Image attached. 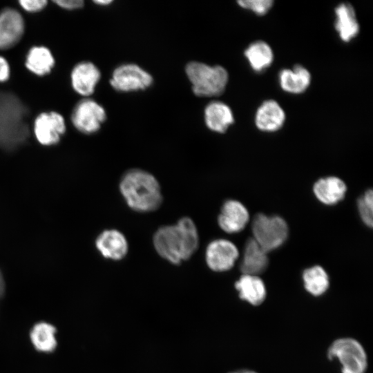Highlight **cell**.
Instances as JSON below:
<instances>
[{"mask_svg":"<svg viewBox=\"0 0 373 373\" xmlns=\"http://www.w3.org/2000/svg\"><path fill=\"white\" fill-rule=\"evenodd\" d=\"M245 56L252 69L256 72H261L268 68L274 60L271 47L262 41L251 43L245 50Z\"/></svg>","mask_w":373,"mask_h":373,"instance_id":"obj_23","label":"cell"},{"mask_svg":"<svg viewBox=\"0 0 373 373\" xmlns=\"http://www.w3.org/2000/svg\"><path fill=\"white\" fill-rule=\"evenodd\" d=\"M204 120L210 130L222 133L234 122L231 108L221 102H212L206 106Z\"/></svg>","mask_w":373,"mask_h":373,"instance_id":"obj_19","label":"cell"},{"mask_svg":"<svg viewBox=\"0 0 373 373\" xmlns=\"http://www.w3.org/2000/svg\"><path fill=\"white\" fill-rule=\"evenodd\" d=\"M33 133L41 145L57 144L66 128L64 117L55 111L43 112L33 122Z\"/></svg>","mask_w":373,"mask_h":373,"instance_id":"obj_10","label":"cell"},{"mask_svg":"<svg viewBox=\"0 0 373 373\" xmlns=\"http://www.w3.org/2000/svg\"><path fill=\"white\" fill-rule=\"evenodd\" d=\"M335 14V29L340 38L345 42L350 41L359 32V25L354 8L347 3H341L336 8Z\"/></svg>","mask_w":373,"mask_h":373,"instance_id":"obj_18","label":"cell"},{"mask_svg":"<svg viewBox=\"0 0 373 373\" xmlns=\"http://www.w3.org/2000/svg\"><path fill=\"white\" fill-rule=\"evenodd\" d=\"M5 292V283L2 276V274L0 271V298L3 296Z\"/></svg>","mask_w":373,"mask_h":373,"instance_id":"obj_31","label":"cell"},{"mask_svg":"<svg viewBox=\"0 0 373 373\" xmlns=\"http://www.w3.org/2000/svg\"><path fill=\"white\" fill-rule=\"evenodd\" d=\"M346 191L345 183L336 176L320 178L313 186V192L316 198L327 205L339 202L345 198Z\"/></svg>","mask_w":373,"mask_h":373,"instance_id":"obj_17","label":"cell"},{"mask_svg":"<svg viewBox=\"0 0 373 373\" xmlns=\"http://www.w3.org/2000/svg\"><path fill=\"white\" fill-rule=\"evenodd\" d=\"M21 7L28 12H36L42 10L48 3L46 0H20Z\"/></svg>","mask_w":373,"mask_h":373,"instance_id":"obj_28","label":"cell"},{"mask_svg":"<svg viewBox=\"0 0 373 373\" xmlns=\"http://www.w3.org/2000/svg\"><path fill=\"white\" fill-rule=\"evenodd\" d=\"M253 239L267 252L283 245L288 237L289 229L286 221L278 216L258 213L251 223Z\"/></svg>","mask_w":373,"mask_h":373,"instance_id":"obj_5","label":"cell"},{"mask_svg":"<svg viewBox=\"0 0 373 373\" xmlns=\"http://www.w3.org/2000/svg\"><path fill=\"white\" fill-rule=\"evenodd\" d=\"M95 247L104 258L114 261L124 259L129 249L125 235L116 229L102 231L95 240Z\"/></svg>","mask_w":373,"mask_h":373,"instance_id":"obj_12","label":"cell"},{"mask_svg":"<svg viewBox=\"0 0 373 373\" xmlns=\"http://www.w3.org/2000/svg\"><path fill=\"white\" fill-rule=\"evenodd\" d=\"M329 359L337 358L342 373H365L367 356L362 345L355 339L342 338L334 341L327 352Z\"/></svg>","mask_w":373,"mask_h":373,"instance_id":"obj_6","label":"cell"},{"mask_svg":"<svg viewBox=\"0 0 373 373\" xmlns=\"http://www.w3.org/2000/svg\"><path fill=\"white\" fill-rule=\"evenodd\" d=\"M249 220V213L245 206L236 200H226L218 216L220 228L227 233H236L245 229Z\"/></svg>","mask_w":373,"mask_h":373,"instance_id":"obj_13","label":"cell"},{"mask_svg":"<svg viewBox=\"0 0 373 373\" xmlns=\"http://www.w3.org/2000/svg\"><path fill=\"white\" fill-rule=\"evenodd\" d=\"M10 66L7 60L0 56V82H6L10 77Z\"/></svg>","mask_w":373,"mask_h":373,"instance_id":"obj_30","label":"cell"},{"mask_svg":"<svg viewBox=\"0 0 373 373\" xmlns=\"http://www.w3.org/2000/svg\"><path fill=\"white\" fill-rule=\"evenodd\" d=\"M186 73L194 94L200 97L220 95L228 82L227 71L220 66L192 61L186 65Z\"/></svg>","mask_w":373,"mask_h":373,"instance_id":"obj_4","label":"cell"},{"mask_svg":"<svg viewBox=\"0 0 373 373\" xmlns=\"http://www.w3.org/2000/svg\"><path fill=\"white\" fill-rule=\"evenodd\" d=\"M238 3L242 8L251 10L258 15H265L272 7V0H244L238 1Z\"/></svg>","mask_w":373,"mask_h":373,"instance_id":"obj_27","label":"cell"},{"mask_svg":"<svg viewBox=\"0 0 373 373\" xmlns=\"http://www.w3.org/2000/svg\"><path fill=\"white\" fill-rule=\"evenodd\" d=\"M268 264L267 253L253 238H249L245 244L240 266L242 274L258 276L266 270Z\"/></svg>","mask_w":373,"mask_h":373,"instance_id":"obj_15","label":"cell"},{"mask_svg":"<svg viewBox=\"0 0 373 373\" xmlns=\"http://www.w3.org/2000/svg\"><path fill=\"white\" fill-rule=\"evenodd\" d=\"M230 373H257V372H256L254 371H252V370H241L232 372H230Z\"/></svg>","mask_w":373,"mask_h":373,"instance_id":"obj_33","label":"cell"},{"mask_svg":"<svg viewBox=\"0 0 373 373\" xmlns=\"http://www.w3.org/2000/svg\"><path fill=\"white\" fill-rule=\"evenodd\" d=\"M25 30L21 13L7 8L0 12V49H9L19 43Z\"/></svg>","mask_w":373,"mask_h":373,"instance_id":"obj_11","label":"cell"},{"mask_svg":"<svg viewBox=\"0 0 373 373\" xmlns=\"http://www.w3.org/2000/svg\"><path fill=\"white\" fill-rule=\"evenodd\" d=\"M53 2L66 10H75L84 6V1L82 0H55Z\"/></svg>","mask_w":373,"mask_h":373,"instance_id":"obj_29","label":"cell"},{"mask_svg":"<svg viewBox=\"0 0 373 373\" xmlns=\"http://www.w3.org/2000/svg\"><path fill=\"white\" fill-rule=\"evenodd\" d=\"M55 59L50 50L45 46L32 47L26 58V67L38 76L49 73L55 65Z\"/></svg>","mask_w":373,"mask_h":373,"instance_id":"obj_22","label":"cell"},{"mask_svg":"<svg viewBox=\"0 0 373 373\" xmlns=\"http://www.w3.org/2000/svg\"><path fill=\"white\" fill-rule=\"evenodd\" d=\"M153 78L136 64H123L116 68L110 80L113 88L121 92L144 90L151 85Z\"/></svg>","mask_w":373,"mask_h":373,"instance_id":"obj_8","label":"cell"},{"mask_svg":"<svg viewBox=\"0 0 373 373\" xmlns=\"http://www.w3.org/2000/svg\"><path fill=\"white\" fill-rule=\"evenodd\" d=\"M56 328L46 322H39L32 328L30 336L35 349L39 352H52L57 347Z\"/></svg>","mask_w":373,"mask_h":373,"instance_id":"obj_24","label":"cell"},{"mask_svg":"<svg viewBox=\"0 0 373 373\" xmlns=\"http://www.w3.org/2000/svg\"><path fill=\"white\" fill-rule=\"evenodd\" d=\"M237 247L230 240L223 238L211 241L205 249L204 260L212 271L222 272L231 269L238 258Z\"/></svg>","mask_w":373,"mask_h":373,"instance_id":"obj_9","label":"cell"},{"mask_svg":"<svg viewBox=\"0 0 373 373\" xmlns=\"http://www.w3.org/2000/svg\"><path fill=\"white\" fill-rule=\"evenodd\" d=\"M280 85L283 90L293 94L305 92L311 82L309 72L300 65L293 70L283 69L279 73Z\"/></svg>","mask_w":373,"mask_h":373,"instance_id":"obj_21","label":"cell"},{"mask_svg":"<svg viewBox=\"0 0 373 373\" xmlns=\"http://www.w3.org/2000/svg\"><path fill=\"white\" fill-rule=\"evenodd\" d=\"M285 113L278 102L273 99L265 101L258 108L255 124L260 131L274 132L284 124Z\"/></svg>","mask_w":373,"mask_h":373,"instance_id":"obj_16","label":"cell"},{"mask_svg":"<svg viewBox=\"0 0 373 373\" xmlns=\"http://www.w3.org/2000/svg\"><path fill=\"white\" fill-rule=\"evenodd\" d=\"M30 111L15 94L0 90V149H17L30 134Z\"/></svg>","mask_w":373,"mask_h":373,"instance_id":"obj_3","label":"cell"},{"mask_svg":"<svg viewBox=\"0 0 373 373\" xmlns=\"http://www.w3.org/2000/svg\"><path fill=\"white\" fill-rule=\"evenodd\" d=\"M199 233L193 220L187 216L175 224L160 227L153 237L157 254L173 265L189 260L199 246Z\"/></svg>","mask_w":373,"mask_h":373,"instance_id":"obj_1","label":"cell"},{"mask_svg":"<svg viewBox=\"0 0 373 373\" xmlns=\"http://www.w3.org/2000/svg\"><path fill=\"white\" fill-rule=\"evenodd\" d=\"M358 210L363 223L372 228L373 224V192L369 189L358 198L357 202Z\"/></svg>","mask_w":373,"mask_h":373,"instance_id":"obj_26","label":"cell"},{"mask_svg":"<svg viewBox=\"0 0 373 373\" xmlns=\"http://www.w3.org/2000/svg\"><path fill=\"white\" fill-rule=\"evenodd\" d=\"M235 287L240 298L253 305H260L265 299V285L258 276L242 274L235 283Z\"/></svg>","mask_w":373,"mask_h":373,"instance_id":"obj_20","label":"cell"},{"mask_svg":"<svg viewBox=\"0 0 373 373\" xmlns=\"http://www.w3.org/2000/svg\"><path fill=\"white\" fill-rule=\"evenodd\" d=\"M119 190L127 206L136 212L155 211L163 201L157 179L151 173L141 169L126 171L119 180Z\"/></svg>","mask_w":373,"mask_h":373,"instance_id":"obj_2","label":"cell"},{"mask_svg":"<svg viewBox=\"0 0 373 373\" xmlns=\"http://www.w3.org/2000/svg\"><path fill=\"white\" fill-rule=\"evenodd\" d=\"M100 77V71L95 64L90 61L80 62L71 71L73 88L82 96H89L93 93Z\"/></svg>","mask_w":373,"mask_h":373,"instance_id":"obj_14","label":"cell"},{"mask_svg":"<svg viewBox=\"0 0 373 373\" xmlns=\"http://www.w3.org/2000/svg\"><path fill=\"white\" fill-rule=\"evenodd\" d=\"M106 117L104 108L92 99H84L74 107L71 114L73 126L81 133H96Z\"/></svg>","mask_w":373,"mask_h":373,"instance_id":"obj_7","label":"cell"},{"mask_svg":"<svg viewBox=\"0 0 373 373\" xmlns=\"http://www.w3.org/2000/svg\"><path fill=\"white\" fill-rule=\"evenodd\" d=\"M94 2L96 4L104 6V5H107V4L111 3L112 2V1H111V0H97V1H94Z\"/></svg>","mask_w":373,"mask_h":373,"instance_id":"obj_32","label":"cell"},{"mask_svg":"<svg viewBox=\"0 0 373 373\" xmlns=\"http://www.w3.org/2000/svg\"><path fill=\"white\" fill-rule=\"evenodd\" d=\"M303 280L305 289L315 296L324 294L329 285L328 274L319 265L306 269L303 273Z\"/></svg>","mask_w":373,"mask_h":373,"instance_id":"obj_25","label":"cell"}]
</instances>
